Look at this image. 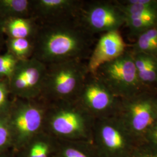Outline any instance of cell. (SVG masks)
<instances>
[{"label": "cell", "mask_w": 157, "mask_h": 157, "mask_svg": "<svg viewBox=\"0 0 157 157\" xmlns=\"http://www.w3.org/2000/svg\"><path fill=\"white\" fill-rule=\"evenodd\" d=\"M90 36L78 17L38 24L32 40V58L45 65L72 60L84 61L91 44Z\"/></svg>", "instance_id": "obj_1"}, {"label": "cell", "mask_w": 157, "mask_h": 157, "mask_svg": "<svg viewBox=\"0 0 157 157\" xmlns=\"http://www.w3.org/2000/svg\"><path fill=\"white\" fill-rule=\"evenodd\" d=\"M87 63L72 60L47 65L39 100L76 101L89 75Z\"/></svg>", "instance_id": "obj_2"}, {"label": "cell", "mask_w": 157, "mask_h": 157, "mask_svg": "<svg viewBox=\"0 0 157 157\" xmlns=\"http://www.w3.org/2000/svg\"><path fill=\"white\" fill-rule=\"evenodd\" d=\"M117 97L130 98L140 93L143 86L133 56L128 52L98 68L95 75Z\"/></svg>", "instance_id": "obj_3"}, {"label": "cell", "mask_w": 157, "mask_h": 157, "mask_svg": "<svg viewBox=\"0 0 157 157\" xmlns=\"http://www.w3.org/2000/svg\"><path fill=\"white\" fill-rule=\"evenodd\" d=\"M78 19L89 33H106L118 30L125 18L118 5L107 1L83 2Z\"/></svg>", "instance_id": "obj_4"}, {"label": "cell", "mask_w": 157, "mask_h": 157, "mask_svg": "<svg viewBox=\"0 0 157 157\" xmlns=\"http://www.w3.org/2000/svg\"><path fill=\"white\" fill-rule=\"evenodd\" d=\"M124 122L133 131L142 133L157 123V100L147 93L125 98Z\"/></svg>", "instance_id": "obj_5"}, {"label": "cell", "mask_w": 157, "mask_h": 157, "mask_svg": "<svg viewBox=\"0 0 157 157\" xmlns=\"http://www.w3.org/2000/svg\"><path fill=\"white\" fill-rule=\"evenodd\" d=\"M83 2L78 0H32V17L38 24L76 18Z\"/></svg>", "instance_id": "obj_6"}, {"label": "cell", "mask_w": 157, "mask_h": 157, "mask_svg": "<svg viewBox=\"0 0 157 157\" xmlns=\"http://www.w3.org/2000/svg\"><path fill=\"white\" fill-rule=\"evenodd\" d=\"M17 98L19 101L12 113L10 124L17 135L25 138L41 128L45 113L34 102L36 99Z\"/></svg>", "instance_id": "obj_7"}, {"label": "cell", "mask_w": 157, "mask_h": 157, "mask_svg": "<svg viewBox=\"0 0 157 157\" xmlns=\"http://www.w3.org/2000/svg\"><path fill=\"white\" fill-rule=\"evenodd\" d=\"M125 48L126 44L119 30L102 34L89 57L87 63L89 73L95 75L102 65L124 54Z\"/></svg>", "instance_id": "obj_8"}, {"label": "cell", "mask_w": 157, "mask_h": 157, "mask_svg": "<svg viewBox=\"0 0 157 157\" xmlns=\"http://www.w3.org/2000/svg\"><path fill=\"white\" fill-rule=\"evenodd\" d=\"M117 97L94 75L89 74L76 101L95 112H102L110 109Z\"/></svg>", "instance_id": "obj_9"}, {"label": "cell", "mask_w": 157, "mask_h": 157, "mask_svg": "<svg viewBox=\"0 0 157 157\" xmlns=\"http://www.w3.org/2000/svg\"><path fill=\"white\" fill-rule=\"evenodd\" d=\"M51 129L59 135H73L84 131L85 118L82 113L73 107L61 108L50 118Z\"/></svg>", "instance_id": "obj_10"}, {"label": "cell", "mask_w": 157, "mask_h": 157, "mask_svg": "<svg viewBox=\"0 0 157 157\" xmlns=\"http://www.w3.org/2000/svg\"><path fill=\"white\" fill-rule=\"evenodd\" d=\"M37 28L38 23L32 17L15 18L5 22L4 31H6L10 39L33 40Z\"/></svg>", "instance_id": "obj_11"}, {"label": "cell", "mask_w": 157, "mask_h": 157, "mask_svg": "<svg viewBox=\"0 0 157 157\" xmlns=\"http://www.w3.org/2000/svg\"><path fill=\"white\" fill-rule=\"evenodd\" d=\"M133 56L142 84L157 83V56L144 53H135Z\"/></svg>", "instance_id": "obj_12"}, {"label": "cell", "mask_w": 157, "mask_h": 157, "mask_svg": "<svg viewBox=\"0 0 157 157\" xmlns=\"http://www.w3.org/2000/svg\"><path fill=\"white\" fill-rule=\"evenodd\" d=\"M32 0H0V17L6 22L15 18L32 17Z\"/></svg>", "instance_id": "obj_13"}, {"label": "cell", "mask_w": 157, "mask_h": 157, "mask_svg": "<svg viewBox=\"0 0 157 157\" xmlns=\"http://www.w3.org/2000/svg\"><path fill=\"white\" fill-rule=\"evenodd\" d=\"M125 23L133 34L140 35L157 26V12L124 17Z\"/></svg>", "instance_id": "obj_14"}, {"label": "cell", "mask_w": 157, "mask_h": 157, "mask_svg": "<svg viewBox=\"0 0 157 157\" xmlns=\"http://www.w3.org/2000/svg\"><path fill=\"white\" fill-rule=\"evenodd\" d=\"M118 6L124 17L157 12V0H128Z\"/></svg>", "instance_id": "obj_15"}, {"label": "cell", "mask_w": 157, "mask_h": 157, "mask_svg": "<svg viewBox=\"0 0 157 157\" xmlns=\"http://www.w3.org/2000/svg\"><path fill=\"white\" fill-rule=\"evenodd\" d=\"M100 132L103 142L109 149L118 150L124 146V137L117 126L105 123L102 125Z\"/></svg>", "instance_id": "obj_16"}, {"label": "cell", "mask_w": 157, "mask_h": 157, "mask_svg": "<svg viewBox=\"0 0 157 157\" xmlns=\"http://www.w3.org/2000/svg\"><path fill=\"white\" fill-rule=\"evenodd\" d=\"M9 52L18 60L32 58L33 52V41L27 39H10L8 41Z\"/></svg>", "instance_id": "obj_17"}, {"label": "cell", "mask_w": 157, "mask_h": 157, "mask_svg": "<svg viewBox=\"0 0 157 157\" xmlns=\"http://www.w3.org/2000/svg\"><path fill=\"white\" fill-rule=\"evenodd\" d=\"M19 60L9 51L0 56V76L7 78L11 76Z\"/></svg>", "instance_id": "obj_18"}, {"label": "cell", "mask_w": 157, "mask_h": 157, "mask_svg": "<svg viewBox=\"0 0 157 157\" xmlns=\"http://www.w3.org/2000/svg\"><path fill=\"white\" fill-rule=\"evenodd\" d=\"M48 146L44 143L39 142L32 147L29 157H48Z\"/></svg>", "instance_id": "obj_19"}, {"label": "cell", "mask_w": 157, "mask_h": 157, "mask_svg": "<svg viewBox=\"0 0 157 157\" xmlns=\"http://www.w3.org/2000/svg\"><path fill=\"white\" fill-rule=\"evenodd\" d=\"M10 91L8 82H0V111L3 110L8 103V95Z\"/></svg>", "instance_id": "obj_20"}, {"label": "cell", "mask_w": 157, "mask_h": 157, "mask_svg": "<svg viewBox=\"0 0 157 157\" xmlns=\"http://www.w3.org/2000/svg\"><path fill=\"white\" fill-rule=\"evenodd\" d=\"M10 126L4 120L0 119V148L5 146L10 138Z\"/></svg>", "instance_id": "obj_21"}, {"label": "cell", "mask_w": 157, "mask_h": 157, "mask_svg": "<svg viewBox=\"0 0 157 157\" xmlns=\"http://www.w3.org/2000/svg\"><path fill=\"white\" fill-rule=\"evenodd\" d=\"M140 35L149 41L157 50V26L147 30Z\"/></svg>", "instance_id": "obj_22"}, {"label": "cell", "mask_w": 157, "mask_h": 157, "mask_svg": "<svg viewBox=\"0 0 157 157\" xmlns=\"http://www.w3.org/2000/svg\"><path fill=\"white\" fill-rule=\"evenodd\" d=\"M65 157H87L83 152L73 148H68L65 151Z\"/></svg>", "instance_id": "obj_23"}, {"label": "cell", "mask_w": 157, "mask_h": 157, "mask_svg": "<svg viewBox=\"0 0 157 157\" xmlns=\"http://www.w3.org/2000/svg\"><path fill=\"white\" fill-rule=\"evenodd\" d=\"M152 135L153 138L155 139V140L157 141V122L152 127Z\"/></svg>", "instance_id": "obj_24"}, {"label": "cell", "mask_w": 157, "mask_h": 157, "mask_svg": "<svg viewBox=\"0 0 157 157\" xmlns=\"http://www.w3.org/2000/svg\"><path fill=\"white\" fill-rule=\"evenodd\" d=\"M4 23H5V21L0 17V36H1V33L4 32Z\"/></svg>", "instance_id": "obj_25"}]
</instances>
